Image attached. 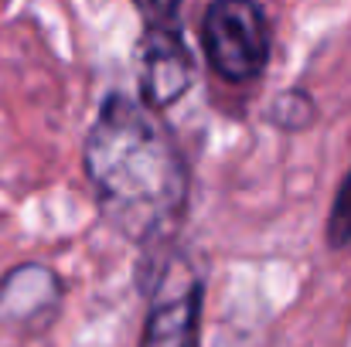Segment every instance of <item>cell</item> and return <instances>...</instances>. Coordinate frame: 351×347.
Segmentation results:
<instances>
[{
    "label": "cell",
    "mask_w": 351,
    "mask_h": 347,
    "mask_svg": "<svg viewBox=\"0 0 351 347\" xmlns=\"http://www.w3.org/2000/svg\"><path fill=\"white\" fill-rule=\"evenodd\" d=\"M86 177L99 208L126 238L143 248L167 242L184 218L188 167L157 110L126 96H106L86 150Z\"/></svg>",
    "instance_id": "1"
},
{
    "label": "cell",
    "mask_w": 351,
    "mask_h": 347,
    "mask_svg": "<svg viewBox=\"0 0 351 347\" xmlns=\"http://www.w3.org/2000/svg\"><path fill=\"white\" fill-rule=\"evenodd\" d=\"M269 21L256 0H212L202 21V48L226 82H252L269 62Z\"/></svg>",
    "instance_id": "2"
},
{
    "label": "cell",
    "mask_w": 351,
    "mask_h": 347,
    "mask_svg": "<svg viewBox=\"0 0 351 347\" xmlns=\"http://www.w3.org/2000/svg\"><path fill=\"white\" fill-rule=\"evenodd\" d=\"M202 279L188 255L171 252L154 276L140 347H198Z\"/></svg>",
    "instance_id": "3"
},
{
    "label": "cell",
    "mask_w": 351,
    "mask_h": 347,
    "mask_svg": "<svg viewBox=\"0 0 351 347\" xmlns=\"http://www.w3.org/2000/svg\"><path fill=\"white\" fill-rule=\"evenodd\" d=\"M195 79V58L181 27H143L140 38V92L150 110L174 106Z\"/></svg>",
    "instance_id": "4"
},
{
    "label": "cell",
    "mask_w": 351,
    "mask_h": 347,
    "mask_svg": "<svg viewBox=\"0 0 351 347\" xmlns=\"http://www.w3.org/2000/svg\"><path fill=\"white\" fill-rule=\"evenodd\" d=\"M62 283L48 266H17L0 279V324L14 331H41L55 320Z\"/></svg>",
    "instance_id": "5"
},
{
    "label": "cell",
    "mask_w": 351,
    "mask_h": 347,
    "mask_svg": "<svg viewBox=\"0 0 351 347\" xmlns=\"http://www.w3.org/2000/svg\"><path fill=\"white\" fill-rule=\"evenodd\" d=\"M351 242V170L341 181V191L335 198L331 218H328V245L331 248H345Z\"/></svg>",
    "instance_id": "6"
},
{
    "label": "cell",
    "mask_w": 351,
    "mask_h": 347,
    "mask_svg": "<svg viewBox=\"0 0 351 347\" xmlns=\"http://www.w3.org/2000/svg\"><path fill=\"white\" fill-rule=\"evenodd\" d=\"M143 27H181V0H133Z\"/></svg>",
    "instance_id": "7"
}]
</instances>
